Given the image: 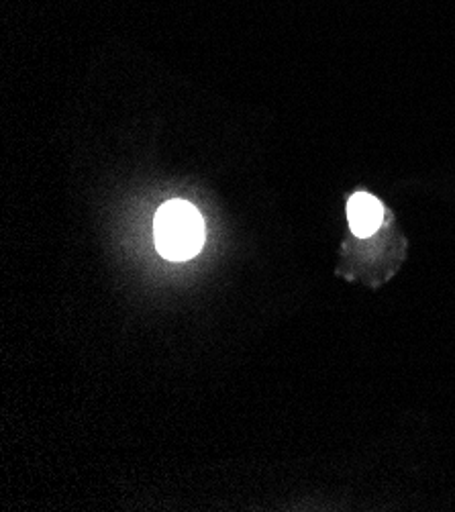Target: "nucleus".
<instances>
[{"label":"nucleus","mask_w":455,"mask_h":512,"mask_svg":"<svg viewBox=\"0 0 455 512\" xmlns=\"http://www.w3.org/2000/svg\"><path fill=\"white\" fill-rule=\"evenodd\" d=\"M347 221L356 237H372L384 221V209L376 196L358 192L347 202Z\"/></svg>","instance_id":"obj_2"},{"label":"nucleus","mask_w":455,"mask_h":512,"mask_svg":"<svg viewBox=\"0 0 455 512\" xmlns=\"http://www.w3.org/2000/svg\"><path fill=\"white\" fill-rule=\"evenodd\" d=\"M156 247L166 260L186 262L205 243V221L186 200H170L160 207L154 221Z\"/></svg>","instance_id":"obj_1"}]
</instances>
